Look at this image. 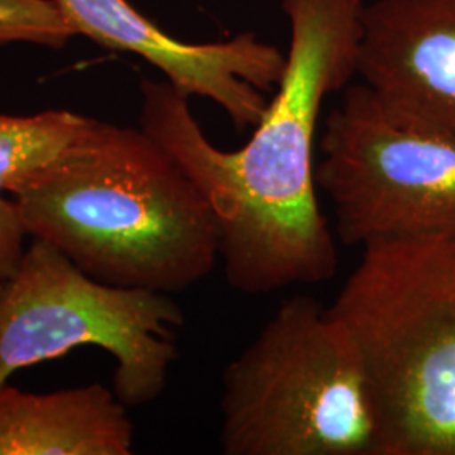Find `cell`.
Wrapping results in <instances>:
<instances>
[{
  "mask_svg": "<svg viewBox=\"0 0 455 455\" xmlns=\"http://www.w3.org/2000/svg\"><path fill=\"white\" fill-rule=\"evenodd\" d=\"M289 19L285 71L243 147L223 150L189 97L142 80L140 129L163 146L212 208L228 283L248 295L336 275L339 251L317 197L314 144L325 98L358 76L364 0H280Z\"/></svg>",
  "mask_w": 455,
  "mask_h": 455,
  "instance_id": "obj_1",
  "label": "cell"
},
{
  "mask_svg": "<svg viewBox=\"0 0 455 455\" xmlns=\"http://www.w3.org/2000/svg\"><path fill=\"white\" fill-rule=\"evenodd\" d=\"M12 199L28 236L108 285L182 292L220 261L210 204L140 127L90 118Z\"/></svg>",
  "mask_w": 455,
  "mask_h": 455,
  "instance_id": "obj_2",
  "label": "cell"
},
{
  "mask_svg": "<svg viewBox=\"0 0 455 455\" xmlns=\"http://www.w3.org/2000/svg\"><path fill=\"white\" fill-rule=\"evenodd\" d=\"M331 309L366 364L376 455H455V229L364 246Z\"/></svg>",
  "mask_w": 455,
  "mask_h": 455,
  "instance_id": "obj_3",
  "label": "cell"
},
{
  "mask_svg": "<svg viewBox=\"0 0 455 455\" xmlns=\"http://www.w3.org/2000/svg\"><path fill=\"white\" fill-rule=\"evenodd\" d=\"M220 410L225 455H376L358 342L312 295L282 302L228 364Z\"/></svg>",
  "mask_w": 455,
  "mask_h": 455,
  "instance_id": "obj_4",
  "label": "cell"
},
{
  "mask_svg": "<svg viewBox=\"0 0 455 455\" xmlns=\"http://www.w3.org/2000/svg\"><path fill=\"white\" fill-rule=\"evenodd\" d=\"M182 325L171 293L98 282L33 240L16 272L0 280V387L20 370L97 346L114 356L116 398L144 407L167 387Z\"/></svg>",
  "mask_w": 455,
  "mask_h": 455,
  "instance_id": "obj_5",
  "label": "cell"
},
{
  "mask_svg": "<svg viewBox=\"0 0 455 455\" xmlns=\"http://www.w3.org/2000/svg\"><path fill=\"white\" fill-rule=\"evenodd\" d=\"M315 165L344 246L455 229V135L388 112L364 84H347L324 122Z\"/></svg>",
  "mask_w": 455,
  "mask_h": 455,
  "instance_id": "obj_6",
  "label": "cell"
},
{
  "mask_svg": "<svg viewBox=\"0 0 455 455\" xmlns=\"http://www.w3.org/2000/svg\"><path fill=\"white\" fill-rule=\"evenodd\" d=\"M76 36L105 48L131 52L157 68L186 97L212 100L238 129H253L267 112L287 54L242 33L227 41L186 43L137 11L129 0H56Z\"/></svg>",
  "mask_w": 455,
  "mask_h": 455,
  "instance_id": "obj_7",
  "label": "cell"
},
{
  "mask_svg": "<svg viewBox=\"0 0 455 455\" xmlns=\"http://www.w3.org/2000/svg\"><path fill=\"white\" fill-rule=\"evenodd\" d=\"M358 76L398 118L455 135V0H366Z\"/></svg>",
  "mask_w": 455,
  "mask_h": 455,
  "instance_id": "obj_8",
  "label": "cell"
},
{
  "mask_svg": "<svg viewBox=\"0 0 455 455\" xmlns=\"http://www.w3.org/2000/svg\"><path fill=\"white\" fill-rule=\"evenodd\" d=\"M127 407L100 383L31 393L0 387V455H131Z\"/></svg>",
  "mask_w": 455,
  "mask_h": 455,
  "instance_id": "obj_9",
  "label": "cell"
},
{
  "mask_svg": "<svg viewBox=\"0 0 455 455\" xmlns=\"http://www.w3.org/2000/svg\"><path fill=\"white\" fill-rule=\"evenodd\" d=\"M90 116L69 110L0 114V195H16L61 157L82 135Z\"/></svg>",
  "mask_w": 455,
  "mask_h": 455,
  "instance_id": "obj_10",
  "label": "cell"
},
{
  "mask_svg": "<svg viewBox=\"0 0 455 455\" xmlns=\"http://www.w3.org/2000/svg\"><path fill=\"white\" fill-rule=\"evenodd\" d=\"M76 36L56 0H0V44L60 49Z\"/></svg>",
  "mask_w": 455,
  "mask_h": 455,
  "instance_id": "obj_11",
  "label": "cell"
},
{
  "mask_svg": "<svg viewBox=\"0 0 455 455\" xmlns=\"http://www.w3.org/2000/svg\"><path fill=\"white\" fill-rule=\"evenodd\" d=\"M26 228L14 199L0 195V280L16 272L26 251Z\"/></svg>",
  "mask_w": 455,
  "mask_h": 455,
  "instance_id": "obj_12",
  "label": "cell"
},
{
  "mask_svg": "<svg viewBox=\"0 0 455 455\" xmlns=\"http://www.w3.org/2000/svg\"><path fill=\"white\" fill-rule=\"evenodd\" d=\"M364 2H366V0H364Z\"/></svg>",
  "mask_w": 455,
  "mask_h": 455,
  "instance_id": "obj_13",
  "label": "cell"
}]
</instances>
